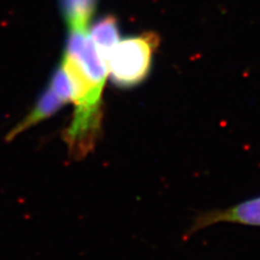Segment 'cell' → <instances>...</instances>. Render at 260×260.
<instances>
[{
	"label": "cell",
	"instance_id": "obj_5",
	"mask_svg": "<svg viewBox=\"0 0 260 260\" xmlns=\"http://www.w3.org/2000/svg\"><path fill=\"white\" fill-rule=\"evenodd\" d=\"M98 0H60L61 12L69 28L87 29Z\"/></svg>",
	"mask_w": 260,
	"mask_h": 260
},
{
	"label": "cell",
	"instance_id": "obj_2",
	"mask_svg": "<svg viewBox=\"0 0 260 260\" xmlns=\"http://www.w3.org/2000/svg\"><path fill=\"white\" fill-rule=\"evenodd\" d=\"M218 222H233L247 225H260V198H256L224 210H213L201 215L194 221L190 233Z\"/></svg>",
	"mask_w": 260,
	"mask_h": 260
},
{
	"label": "cell",
	"instance_id": "obj_1",
	"mask_svg": "<svg viewBox=\"0 0 260 260\" xmlns=\"http://www.w3.org/2000/svg\"><path fill=\"white\" fill-rule=\"evenodd\" d=\"M160 44L156 32L130 36L114 46L105 58L108 76L119 88H133L148 78Z\"/></svg>",
	"mask_w": 260,
	"mask_h": 260
},
{
	"label": "cell",
	"instance_id": "obj_3",
	"mask_svg": "<svg viewBox=\"0 0 260 260\" xmlns=\"http://www.w3.org/2000/svg\"><path fill=\"white\" fill-rule=\"evenodd\" d=\"M64 105H67L61 98L54 92L53 89L48 85L45 91L40 94L36 101L34 108L30 110L27 115L20 120L7 136V141H11L14 138L20 136L29 128L36 126L40 121L53 116Z\"/></svg>",
	"mask_w": 260,
	"mask_h": 260
},
{
	"label": "cell",
	"instance_id": "obj_4",
	"mask_svg": "<svg viewBox=\"0 0 260 260\" xmlns=\"http://www.w3.org/2000/svg\"><path fill=\"white\" fill-rule=\"evenodd\" d=\"M89 34L104 61L114 46L120 40L118 22L113 15L103 16L102 19L96 21Z\"/></svg>",
	"mask_w": 260,
	"mask_h": 260
}]
</instances>
